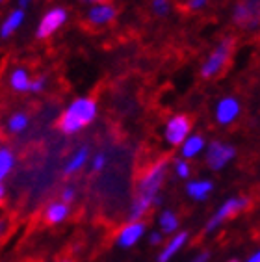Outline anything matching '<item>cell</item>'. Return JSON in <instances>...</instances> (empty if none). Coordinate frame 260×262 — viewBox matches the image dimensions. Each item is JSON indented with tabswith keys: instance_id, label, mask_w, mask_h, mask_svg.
I'll use <instances>...</instances> for the list:
<instances>
[{
	"instance_id": "obj_1",
	"label": "cell",
	"mask_w": 260,
	"mask_h": 262,
	"mask_svg": "<svg viewBox=\"0 0 260 262\" xmlns=\"http://www.w3.org/2000/svg\"><path fill=\"white\" fill-rule=\"evenodd\" d=\"M97 117V102L90 97H80L76 101L71 102V106L63 112V116L60 117V130L63 134H76L82 128L93 123Z\"/></svg>"
},
{
	"instance_id": "obj_2",
	"label": "cell",
	"mask_w": 260,
	"mask_h": 262,
	"mask_svg": "<svg viewBox=\"0 0 260 262\" xmlns=\"http://www.w3.org/2000/svg\"><path fill=\"white\" fill-rule=\"evenodd\" d=\"M167 167H169V160H167V158L156 160L155 164L140 177V181H138V190H136V197L145 199V201H150L153 203V207H155V205H160L162 203L160 190H162V184H164V181H165V175H167Z\"/></svg>"
},
{
	"instance_id": "obj_3",
	"label": "cell",
	"mask_w": 260,
	"mask_h": 262,
	"mask_svg": "<svg viewBox=\"0 0 260 262\" xmlns=\"http://www.w3.org/2000/svg\"><path fill=\"white\" fill-rule=\"evenodd\" d=\"M249 205H251L249 197H230V199H227V201L214 212V216L208 220V223H206V227H205L206 234L215 232L221 225H223V223L227 222V220H230L232 216L244 212Z\"/></svg>"
},
{
	"instance_id": "obj_4",
	"label": "cell",
	"mask_w": 260,
	"mask_h": 262,
	"mask_svg": "<svg viewBox=\"0 0 260 262\" xmlns=\"http://www.w3.org/2000/svg\"><path fill=\"white\" fill-rule=\"evenodd\" d=\"M234 157H236L234 147L215 140L206 149V166L210 167L212 171H221L229 162L234 160Z\"/></svg>"
},
{
	"instance_id": "obj_5",
	"label": "cell",
	"mask_w": 260,
	"mask_h": 262,
	"mask_svg": "<svg viewBox=\"0 0 260 262\" xmlns=\"http://www.w3.org/2000/svg\"><path fill=\"white\" fill-rule=\"evenodd\" d=\"M191 130V119L184 114H179V116H173L165 125L164 138L165 141L173 147H180L182 141L190 136Z\"/></svg>"
},
{
	"instance_id": "obj_6",
	"label": "cell",
	"mask_w": 260,
	"mask_h": 262,
	"mask_svg": "<svg viewBox=\"0 0 260 262\" xmlns=\"http://www.w3.org/2000/svg\"><path fill=\"white\" fill-rule=\"evenodd\" d=\"M232 43H234L232 39H225L214 52H212L205 66L201 67V76H203V78H212V76H215L218 73H221L225 61L229 60L230 51H232Z\"/></svg>"
},
{
	"instance_id": "obj_7",
	"label": "cell",
	"mask_w": 260,
	"mask_h": 262,
	"mask_svg": "<svg viewBox=\"0 0 260 262\" xmlns=\"http://www.w3.org/2000/svg\"><path fill=\"white\" fill-rule=\"evenodd\" d=\"M145 232H147L145 222H128L126 225H123L119 229L117 236H115V244L121 249H130V247H134L141 238L145 236Z\"/></svg>"
},
{
	"instance_id": "obj_8",
	"label": "cell",
	"mask_w": 260,
	"mask_h": 262,
	"mask_svg": "<svg viewBox=\"0 0 260 262\" xmlns=\"http://www.w3.org/2000/svg\"><path fill=\"white\" fill-rule=\"evenodd\" d=\"M234 23L242 28H256L258 26V0H242L234 8Z\"/></svg>"
},
{
	"instance_id": "obj_9",
	"label": "cell",
	"mask_w": 260,
	"mask_h": 262,
	"mask_svg": "<svg viewBox=\"0 0 260 262\" xmlns=\"http://www.w3.org/2000/svg\"><path fill=\"white\" fill-rule=\"evenodd\" d=\"M65 19H67V11H65L63 8H54V10H50L49 13L41 19L39 26H37V34L35 35H37L39 39H45V37L52 35L61 25H63Z\"/></svg>"
},
{
	"instance_id": "obj_10",
	"label": "cell",
	"mask_w": 260,
	"mask_h": 262,
	"mask_svg": "<svg viewBox=\"0 0 260 262\" xmlns=\"http://www.w3.org/2000/svg\"><path fill=\"white\" fill-rule=\"evenodd\" d=\"M240 116V102L234 97H225L215 106V119L220 125H230Z\"/></svg>"
},
{
	"instance_id": "obj_11",
	"label": "cell",
	"mask_w": 260,
	"mask_h": 262,
	"mask_svg": "<svg viewBox=\"0 0 260 262\" xmlns=\"http://www.w3.org/2000/svg\"><path fill=\"white\" fill-rule=\"evenodd\" d=\"M188 240H190V232H188V231L175 232V234H173V238L165 244L164 249H162L160 255H158V262H169L171 258L175 257L177 253H179L180 249L188 244Z\"/></svg>"
},
{
	"instance_id": "obj_12",
	"label": "cell",
	"mask_w": 260,
	"mask_h": 262,
	"mask_svg": "<svg viewBox=\"0 0 260 262\" xmlns=\"http://www.w3.org/2000/svg\"><path fill=\"white\" fill-rule=\"evenodd\" d=\"M214 190V182L201 179V181H190L186 184V193L193 201H205L206 197L210 195Z\"/></svg>"
},
{
	"instance_id": "obj_13",
	"label": "cell",
	"mask_w": 260,
	"mask_h": 262,
	"mask_svg": "<svg viewBox=\"0 0 260 262\" xmlns=\"http://www.w3.org/2000/svg\"><path fill=\"white\" fill-rule=\"evenodd\" d=\"M205 138L199 136V134H195V136H188L184 141H182V145H180V155H182V160H188V158H195L197 155L203 152L205 149Z\"/></svg>"
},
{
	"instance_id": "obj_14",
	"label": "cell",
	"mask_w": 260,
	"mask_h": 262,
	"mask_svg": "<svg viewBox=\"0 0 260 262\" xmlns=\"http://www.w3.org/2000/svg\"><path fill=\"white\" fill-rule=\"evenodd\" d=\"M69 212H71L69 205H65V203H61V201H54V203H50V205H47L45 220L50 225H60L61 222L67 220Z\"/></svg>"
},
{
	"instance_id": "obj_15",
	"label": "cell",
	"mask_w": 260,
	"mask_h": 262,
	"mask_svg": "<svg viewBox=\"0 0 260 262\" xmlns=\"http://www.w3.org/2000/svg\"><path fill=\"white\" fill-rule=\"evenodd\" d=\"M88 157H90V149L88 147H80L78 151L71 157V160L65 164V169H63V175L65 177H71L75 175V173H78L82 169V167L85 166V162H88Z\"/></svg>"
},
{
	"instance_id": "obj_16",
	"label": "cell",
	"mask_w": 260,
	"mask_h": 262,
	"mask_svg": "<svg viewBox=\"0 0 260 262\" xmlns=\"http://www.w3.org/2000/svg\"><path fill=\"white\" fill-rule=\"evenodd\" d=\"M88 17H90V23H93V25H106L115 17V10L108 4H100L91 8Z\"/></svg>"
},
{
	"instance_id": "obj_17",
	"label": "cell",
	"mask_w": 260,
	"mask_h": 262,
	"mask_svg": "<svg viewBox=\"0 0 260 262\" xmlns=\"http://www.w3.org/2000/svg\"><path fill=\"white\" fill-rule=\"evenodd\" d=\"M15 167V155L8 147H0V182H4Z\"/></svg>"
},
{
	"instance_id": "obj_18",
	"label": "cell",
	"mask_w": 260,
	"mask_h": 262,
	"mask_svg": "<svg viewBox=\"0 0 260 262\" xmlns=\"http://www.w3.org/2000/svg\"><path fill=\"white\" fill-rule=\"evenodd\" d=\"M158 225H160L162 229V234H175L177 231H179V217H177V214L173 210H164L160 214V217H158Z\"/></svg>"
},
{
	"instance_id": "obj_19",
	"label": "cell",
	"mask_w": 260,
	"mask_h": 262,
	"mask_svg": "<svg viewBox=\"0 0 260 262\" xmlns=\"http://www.w3.org/2000/svg\"><path fill=\"white\" fill-rule=\"evenodd\" d=\"M23 20H25V11L15 10L8 19L4 20V25H2V28H0V35H2V37H10V35L19 28Z\"/></svg>"
},
{
	"instance_id": "obj_20",
	"label": "cell",
	"mask_w": 260,
	"mask_h": 262,
	"mask_svg": "<svg viewBox=\"0 0 260 262\" xmlns=\"http://www.w3.org/2000/svg\"><path fill=\"white\" fill-rule=\"evenodd\" d=\"M11 88L15 91H30V78L26 75V71L17 69L11 75Z\"/></svg>"
},
{
	"instance_id": "obj_21",
	"label": "cell",
	"mask_w": 260,
	"mask_h": 262,
	"mask_svg": "<svg viewBox=\"0 0 260 262\" xmlns=\"http://www.w3.org/2000/svg\"><path fill=\"white\" fill-rule=\"evenodd\" d=\"M26 126H28V116L26 114H13V116L10 117V121H8V128H10V132H13V134H19V132L26 130Z\"/></svg>"
},
{
	"instance_id": "obj_22",
	"label": "cell",
	"mask_w": 260,
	"mask_h": 262,
	"mask_svg": "<svg viewBox=\"0 0 260 262\" xmlns=\"http://www.w3.org/2000/svg\"><path fill=\"white\" fill-rule=\"evenodd\" d=\"M175 173H177V177H180V179H190V175H191L190 164H188L186 160H182V158L175 160Z\"/></svg>"
},
{
	"instance_id": "obj_23",
	"label": "cell",
	"mask_w": 260,
	"mask_h": 262,
	"mask_svg": "<svg viewBox=\"0 0 260 262\" xmlns=\"http://www.w3.org/2000/svg\"><path fill=\"white\" fill-rule=\"evenodd\" d=\"M75 197H76V190L73 186H65L63 190H61V193H60L61 203H65V205H69V203L75 201Z\"/></svg>"
},
{
	"instance_id": "obj_24",
	"label": "cell",
	"mask_w": 260,
	"mask_h": 262,
	"mask_svg": "<svg viewBox=\"0 0 260 262\" xmlns=\"http://www.w3.org/2000/svg\"><path fill=\"white\" fill-rule=\"evenodd\" d=\"M91 167H93V171H102L106 167V155L104 152H99V155H95V158L91 160Z\"/></svg>"
},
{
	"instance_id": "obj_25",
	"label": "cell",
	"mask_w": 260,
	"mask_h": 262,
	"mask_svg": "<svg viewBox=\"0 0 260 262\" xmlns=\"http://www.w3.org/2000/svg\"><path fill=\"white\" fill-rule=\"evenodd\" d=\"M153 10H155L156 15H165L169 11V2L167 0H155L153 2Z\"/></svg>"
},
{
	"instance_id": "obj_26",
	"label": "cell",
	"mask_w": 260,
	"mask_h": 262,
	"mask_svg": "<svg viewBox=\"0 0 260 262\" xmlns=\"http://www.w3.org/2000/svg\"><path fill=\"white\" fill-rule=\"evenodd\" d=\"M149 244L150 246H160V244H164V234L160 231H153L149 236Z\"/></svg>"
},
{
	"instance_id": "obj_27",
	"label": "cell",
	"mask_w": 260,
	"mask_h": 262,
	"mask_svg": "<svg viewBox=\"0 0 260 262\" xmlns=\"http://www.w3.org/2000/svg\"><path fill=\"white\" fill-rule=\"evenodd\" d=\"M43 88H45V78H43V76H39V78H35L34 82H30V91L37 93V91H41Z\"/></svg>"
},
{
	"instance_id": "obj_28",
	"label": "cell",
	"mask_w": 260,
	"mask_h": 262,
	"mask_svg": "<svg viewBox=\"0 0 260 262\" xmlns=\"http://www.w3.org/2000/svg\"><path fill=\"white\" fill-rule=\"evenodd\" d=\"M8 227H10V222H8L6 217H0V240L4 238L6 231H8Z\"/></svg>"
},
{
	"instance_id": "obj_29",
	"label": "cell",
	"mask_w": 260,
	"mask_h": 262,
	"mask_svg": "<svg viewBox=\"0 0 260 262\" xmlns=\"http://www.w3.org/2000/svg\"><path fill=\"white\" fill-rule=\"evenodd\" d=\"M208 258H210V251H203V253H199L195 258H191L190 262H208Z\"/></svg>"
},
{
	"instance_id": "obj_30",
	"label": "cell",
	"mask_w": 260,
	"mask_h": 262,
	"mask_svg": "<svg viewBox=\"0 0 260 262\" xmlns=\"http://www.w3.org/2000/svg\"><path fill=\"white\" fill-rule=\"evenodd\" d=\"M206 4V0H191L190 2V10H199Z\"/></svg>"
},
{
	"instance_id": "obj_31",
	"label": "cell",
	"mask_w": 260,
	"mask_h": 262,
	"mask_svg": "<svg viewBox=\"0 0 260 262\" xmlns=\"http://www.w3.org/2000/svg\"><path fill=\"white\" fill-rule=\"evenodd\" d=\"M245 262H260V253H258V251H255V253H253V255H251V257L247 258Z\"/></svg>"
},
{
	"instance_id": "obj_32",
	"label": "cell",
	"mask_w": 260,
	"mask_h": 262,
	"mask_svg": "<svg viewBox=\"0 0 260 262\" xmlns=\"http://www.w3.org/2000/svg\"><path fill=\"white\" fill-rule=\"evenodd\" d=\"M4 197H6V186L2 184V182H0V201H2Z\"/></svg>"
},
{
	"instance_id": "obj_33",
	"label": "cell",
	"mask_w": 260,
	"mask_h": 262,
	"mask_svg": "<svg viewBox=\"0 0 260 262\" xmlns=\"http://www.w3.org/2000/svg\"><path fill=\"white\" fill-rule=\"evenodd\" d=\"M30 2H32V0H19L20 10H25V8H26V6H28V4H30Z\"/></svg>"
},
{
	"instance_id": "obj_34",
	"label": "cell",
	"mask_w": 260,
	"mask_h": 262,
	"mask_svg": "<svg viewBox=\"0 0 260 262\" xmlns=\"http://www.w3.org/2000/svg\"><path fill=\"white\" fill-rule=\"evenodd\" d=\"M82 2H104V0H82Z\"/></svg>"
},
{
	"instance_id": "obj_35",
	"label": "cell",
	"mask_w": 260,
	"mask_h": 262,
	"mask_svg": "<svg viewBox=\"0 0 260 262\" xmlns=\"http://www.w3.org/2000/svg\"><path fill=\"white\" fill-rule=\"evenodd\" d=\"M227 262H238V258H230V260H227Z\"/></svg>"
},
{
	"instance_id": "obj_36",
	"label": "cell",
	"mask_w": 260,
	"mask_h": 262,
	"mask_svg": "<svg viewBox=\"0 0 260 262\" xmlns=\"http://www.w3.org/2000/svg\"><path fill=\"white\" fill-rule=\"evenodd\" d=\"M61 262H73V260H61Z\"/></svg>"
},
{
	"instance_id": "obj_37",
	"label": "cell",
	"mask_w": 260,
	"mask_h": 262,
	"mask_svg": "<svg viewBox=\"0 0 260 262\" xmlns=\"http://www.w3.org/2000/svg\"><path fill=\"white\" fill-rule=\"evenodd\" d=\"M0 2H2V0H0Z\"/></svg>"
}]
</instances>
